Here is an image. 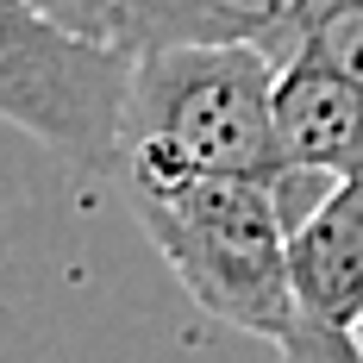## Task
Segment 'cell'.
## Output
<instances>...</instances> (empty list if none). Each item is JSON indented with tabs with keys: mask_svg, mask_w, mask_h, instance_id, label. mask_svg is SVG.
<instances>
[{
	"mask_svg": "<svg viewBox=\"0 0 363 363\" xmlns=\"http://www.w3.org/2000/svg\"><path fill=\"white\" fill-rule=\"evenodd\" d=\"M38 13H50L57 26L94 38V44H113L119 50V0H32Z\"/></svg>",
	"mask_w": 363,
	"mask_h": 363,
	"instance_id": "obj_8",
	"label": "cell"
},
{
	"mask_svg": "<svg viewBox=\"0 0 363 363\" xmlns=\"http://www.w3.org/2000/svg\"><path fill=\"white\" fill-rule=\"evenodd\" d=\"M351 338H357V345H363V326H357V332H351Z\"/></svg>",
	"mask_w": 363,
	"mask_h": 363,
	"instance_id": "obj_9",
	"label": "cell"
},
{
	"mask_svg": "<svg viewBox=\"0 0 363 363\" xmlns=\"http://www.w3.org/2000/svg\"><path fill=\"white\" fill-rule=\"evenodd\" d=\"M132 213L150 245L219 326L251 332L269 351L301 338V301L289 276V213L282 182L188 176V182H125Z\"/></svg>",
	"mask_w": 363,
	"mask_h": 363,
	"instance_id": "obj_2",
	"label": "cell"
},
{
	"mask_svg": "<svg viewBox=\"0 0 363 363\" xmlns=\"http://www.w3.org/2000/svg\"><path fill=\"white\" fill-rule=\"evenodd\" d=\"M313 0H119V50H163V44H257L282 50L294 19Z\"/></svg>",
	"mask_w": 363,
	"mask_h": 363,
	"instance_id": "obj_6",
	"label": "cell"
},
{
	"mask_svg": "<svg viewBox=\"0 0 363 363\" xmlns=\"http://www.w3.org/2000/svg\"><path fill=\"white\" fill-rule=\"evenodd\" d=\"M282 57H313V63H332L351 82H363V0H313L282 38L276 63Z\"/></svg>",
	"mask_w": 363,
	"mask_h": 363,
	"instance_id": "obj_7",
	"label": "cell"
},
{
	"mask_svg": "<svg viewBox=\"0 0 363 363\" xmlns=\"http://www.w3.org/2000/svg\"><path fill=\"white\" fill-rule=\"evenodd\" d=\"M276 138H282L289 176H363V82L313 57H282L276 63Z\"/></svg>",
	"mask_w": 363,
	"mask_h": 363,
	"instance_id": "obj_5",
	"label": "cell"
},
{
	"mask_svg": "<svg viewBox=\"0 0 363 363\" xmlns=\"http://www.w3.org/2000/svg\"><path fill=\"white\" fill-rule=\"evenodd\" d=\"M125 75V50L57 26L32 0H0V119L75 169H119Z\"/></svg>",
	"mask_w": 363,
	"mask_h": 363,
	"instance_id": "obj_3",
	"label": "cell"
},
{
	"mask_svg": "<svg viewBox=\"0 0 363 363\" xmlns=\"http://www.w3.org/2000/svg\"><path fill=\"white\" fill-rule=\"evenodd\" d=\"M289 276L301 320L326 332L363 326V176L326 182L289 219Z\"/></svg>",
	"mask_w": 363,
	"mask_h": 363,
	"instance_id": "obj_4",
	"label": "cell"
},
{
	"mask_svg": "<svg viewBox=\"0 0 363 363\" xmlns=\"http://www.w3.org/2000/svg\"><path fill=\"white\" fill-rule=\"evenodd\" d=\"M119 176L282 182L276 57L257 44H163L138 50L119 101Z\"/></svg>",
	"mask_w": 363,
	"mask_h": 363,
	"instance_id": "obj_1",
	"label": "cell"
}]
</instances>
